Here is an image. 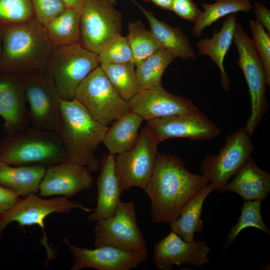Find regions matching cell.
<instances>
[{"mask_svg": "<svg viewBox=\"0 0 270 270\" xmlns=\"http://www.w3.org/2000/svg\"><path fill=\"white\" fill-rule=\"evenodd\" d=\"M35 19L45 26L68 8L62 0H31Z\"/></svg>", "mask_w": 270, "mask_h": 270, "instance_id": "36", "label": "cell"}, {"mask_svg": "<svg viewBox=\"0 0 270 270\" xmlns=\"http://www.w3.org/2000/svg\"><path fill=\"white\" fill-rule=\"evenodd\" d=\"M236 19V14L228 15L218 32L214 30L210 38H204L196 44L198 54L208 56L218 67L220 85L226 90L229 89L230 80L224 68V60L233 42Z\"/></svg>", "mask_w": 270, "mask_h": 270, "instance_id": "22", "label": "cell"}, {"mask_svg": "<svg viewBox=\"0 0 270 270\" xmlns=\"http://www.w3.org/2000/svg\"><path fill=\"white\" fill-rule=\"evenodd\" d=\"M80 11V44L98 54L121 35L122 14L107 0H85Z\"/></svg>", "mask_w": 270, "mask_h": 270, "instance_id": "9", "label": "cell"}, {"mask_svg": "<svg viewBox=\"0 0 270 270\" xmlns=\"http://www.w3.org/2000/svg\"><path fill=\"white\" fill-rule=\"evenodd\" d=\"M100 66L114 88L124 100H130L140 90L136 74V66L132 62L102 64Z\"/></svg>", "mask_w": 270, "mask_h": 270, "instance_id": "30", "label": "cell"}, {"mask_svg": "<svg viewBox=\"0 0 270 270\" xmlns=\"http://www.w3.org/2000/svg\"></svg>", "mask_w": 270, "mask_h": 270, "instance_id": "44", "label": "cell"}, {"mask_svg": "<svg viewBox=\"0 0 270 270\" xmlns=\"http://www.w3.org/2000/svg\"><path fill=\"white\" fill-rule=\"evenodd\" d=\"M68 8L80 10L85 0H62Z\"/></svg>", "mask_w": 270, "mask_h": 270, "instance_id": "41", "label": "cell"}, {"mask_svg": "<svg viewBox=\"0 0 270 270\" xmlns=\"http://www.w3.org/2000/svg\"><path fill=\"white\" fill-rule=\"evenodd\" d=\"M262 202L260 200L244 202L241 210L240 216L228 234L222 247L224 250L232 244L240 232L246 228H254L270 235V230L262 218L260 211Z\"/></svg>", "mask_w": 270, "mask_h": 270, "instance_id": "32", "label": "cell"}, {"mask_svg": "<svg viewBox=\"0 0 270 270\" xmlns=\"http://www.w3.org/2000/svg\"><path fill=\"white\" fill-rule=\"evenodd\" d=\"M74 258L72 270L94 268L98 270H130L144 262L148 255L124 250L112 246L90 249L77 246L64 238Z\"/></svg>", "mask_w": 270, "mask_h": 270, "instance_id": "15", "label": "cell"}, {"mask_svg": "<svg viewBox=\"0 0 270 270\" xmlns=\"http://www.w3.org/2000/svg\"><path fill=\"white\" fill-rule=\"evenodd\" d=\"M142 11L148 20L150 30L160 44L172 55L174 58L196 60V54L190 45V40L179 27H173L164 21L158 20L150 11L146 10L134 0H132Z\"/></svg>", "mask_w": 270, "mask_h": 270, "instance_id": "23", "label": "cell"}, {"mask_svg": "<svg viewBox=\"0 0 270 270\" xmlns=\"http://www.w3.org/2000/svg\"><path fill=\"white\" fill-rule=\"evenodd\" d=\"M145 2H151L160 8L171 10L172 0H142Z\"/></svg>", "mask_w": 270, "mask_h": 270, "instance_id": "40", "label": "cell"}, {"mask_svg": "<svg viewBox=\"0 0 270 270\" xmlns=\"http://www.w3.org/2000/svg\"><path fill=\"white\" fill-rule=\"evenodd\" d=\"M74 98L106 127L130 111L128 101L118 93L100 66L80 84Z\"/></svg>", "mask_w": 270, "mask_h": 270, "instance_id": "7", "label": "cell"}, {"mask_svg": "<svg viewBox=\"0 0 270 270\" xmlns=\"http://www.w3.org/2000/svg\"><path fill=\"white\" fill-rule=\"evenodd\" d=\"M202 174H192L178 156L158 152L152 177L144 188L151 203V217L170 224L182 206L209 184Z\"/></svg>", "mask_w": 270, "mask_h": 270, "instance_id": "1", "label": "cell"}, {"mask_svg": "<svg viewBox=\"0 0 270 270\" xmlns=\"http://www.w3.org/2000/svg\"><path fill=\"white\" fill-rule=\"evenodd\" d=\"M114 156L108 154L100 160V174L98 178L97 204L88 216L90 222H97L112 216L121 202L120 190L114 167Z\"/></svg>", "mask_w": 270, "mask_h": 270, "instance_id": "20", "label": "cell"}, {"mask_svg": "<svg viewBox=\"0 0 270 270\" xmlns=\"http://www.w3.org/2000/svg\"><path fill=\"white\" fill-rule=\"evenodd\" d=\"M220 192H232L244 202L266 199L270 193V174L260 168L250 156Z\"/></svg>", "mask_w": 270, "mask_h": 270, "instance_id": "21", "label": "cell"}, {"mask_svg": "<svg viewBox=\"0 0 270 270\" xmlns=\"http://www.w3.org/2000/svg\"><path fill=\"white\" fill-rule=\"evenodd\" d=\"M174 59L169 51L160 48L136 65V74L140 88L162 86V75Z\"/></svg>", "mask_w": 270, "mask_h": 270, "instance_id": "28", "label": "cell"}, {"mask_svg": "<svg viewBox=\"0 0 270 270\" xmlns=\"http://www.w3.org/2000/svg\"><path fill=\"white\" fill-rule=\"evenodd\" d=\"M210 248L204 240L186 242L174 231L155 244L153 262L156 268L170 270L174 266L201 267L208 263Z\"/></svg>", "mask_w": 270, "mask_h": 270, "instance_id": "16", "label": "cell"}, {"mask_svg": "<svg viewBox=\"0 0 270 270\" xmlns=\"http://www.w3.org/2000/svg\"><path fill=\"white\" fill-rule=\"evenodd\" d=\"M216 186L210 182L194 196L182 208L178 218L170 223L171 230L186 242L194 240L196 232L204 230V222L200 218L204 203Z\"/></svg>", "mask_w": 270, "mask_h": 270, "instance_id": "26", "label": "cell"}, {"mask_svg": "<svg viewBox=\"0 0 270 270\" xmlns=\"http://www.w3.org/2000/svg\"><path fill=\"white\" fill-rule=\"evenodd\" d=\"M143 118L130 111L108 127L102 143L114 156L126 152L134 146L138 140L139 130Z\"/></svg>", "mask_w": 270, "mask_h": 270, "instance_id": "25", "label": "cell"}, {"mask_svg": "<svg viewBox=\"0 0 270 270\" xmlns=\"http://www.w3.org/2000/svg\"><path fill=\"white\" fill-rule=\"evenodd\" d=\"M253 9L258 21L270 34V10L260 2L254 0L252 2Z\"/></svg>", "mask_w": 270, "mask_h": 270, "instance_id": "39", "label": "cell"}, {"mask_svg": "<svg viewBox=\"0 0 270 270\" xmlns=\"http://www.w3.org/2000/svg\"><path fill=\"white\" fill-rule=\"evenodd\" d=\"M146 126L159 143L175 138L209 140L221 132V129L200 110L149 120Z\"/></svg>", "mask_w": 270, "mask_h": 270, "instance_id": "14", "label": "cell"}, {"mask_svg": "<svg viewBox=\"0 0 270 270\" xmlns=\"http://www.w3.org/2000/svg\"><path fill=\"white\" fill-rule=\"evenodd\" d=\"M0 160L15 166L46 168L68 160L57 134L28 126L6 135L0 142Z\"/></svg>", "mask_w": 270, "mask_h": 270, "instance_id": "4", "label": "cell"}, {"mask_svg": "<svg viewBox=\"0 0 270 270\" xmlns=\"http://www.w3.org/2000/svg\"><path fill=\"white\" fill-rule=\"evenodd\" d=\"M34 18L31 0H0V27Z\"/></svg>", "mask_w": 270, "mask_h": 270, "instance_id": "33", "label": "cell"}, {"mask_svg": "<svg viewBox=\"0 0 270 270\" xmlns=\"http://www.w3.org/2000/svg\"><path fill=\"white\" fill-rule=\"evenodd\" d=\"M107 128L76 98L60 100L56 133L70 160L86 167L91 172L98 171L100 160L95 152L102 142Z\"/></svg>", "mask_w": 270, "mask_h": 270, "instance_id": "3", "label": "cell"}, {"mask_svg": "<svg viewBox=\"0 0 270 270\" xmlns=\"http://www.w3.org/2000/svg\"><path fill=\"white\" fill-rule=\"evenodd\" d=\"M91 172L86 167L67 160L46 168L38 188V196H72L93 184Z\"/></svg>", "mask_w": 270, "mask_h": 270, "instance_id": "18", "label": "cell"}, {"mask_svg": "<svg viewBox=\"0 0 270 270\" xmlns=\"http://www.w3.org/2000/svg\"><path fill=\"white\" fill-rule=\"evenodd\" d=\"M22 78L0 70V116L4 120L6 135L14 134L29 126Z\"/></svg>", "mask_w": 270, "mask_h": 270, "instance_id": "19", "label": "cell"}, {"mask_svg": "<svg viewBox=\"0 0 270 270\" xmlns=\"http://www.w3.org/2000/svg\"><path fill=\"white\" fill-rule=\"evenodd\" d=\"M19 198V196L14 192L0 185V218Z\"/></svg>", "mask_w": 270, "mask_h": 270, "instance_id": "38", "label": "cell"}, {"mask_svg": "<svg viewBox=\"0 0 270 270\" xmlns=\"http://www.w3.org/2000/svg\"><path fill=\"white\" fill-rule=\"evenodd\" d=\"M46 170L42 165L15 166L0 160V185L18 196L36 194Z\"/></svg>", "mask_w": 270, "mask_h": 270, "instance_id": "24", "label": "cell"}, {"mask_svg": "<svg viewBox=\"0 0 270 270\" xmlns=\"http://www.w3.org/2000/svg\"><path fill=\"white\" fill-rule=\"evenodd\" d=\"M2 50V43L1 31H0V58L1 56Z\"/></svg>", "mask_w": 270, "mask_h": 270, "instance_id": "42", "label": "cell"}, {"mask_svg": "<svg viewBox=\"0 0 270 270\" xmlns=\"http://www.w3.org/2000/svg\"><path fill=\"white\" fill-rule=\"evenodd\" d=\"M98 66V54L79 42L55 48L44 74L61 100H70L74 98L76 90L82 81Z\"/></svg>", "mask_w": 270, "mask_h": 270, "instance_id": "5", "label": "cell"}, {"mask_svg": "<svg viewBox=\"0 0 270 270\" xmlns=\"http://www.w3.org/2000/svg\"><path fill=\"white\" fill-rule=\"evenodd\" d=\"M232 42L239 55L236 64L244 74L250 96L251 113L244 128L252 136L268 110L266 96V74L252 39L238 22Z\"/></svg>", "mask_w": 270, "mask_h": 270, "instance_id": "6", "label": "cell"}, {"mask_svg": "<svg viewBox=\"0 0 270 270\" xmlns=\"http://www.w3.org/2000/svg\"><path fill=\"white\" fill-rule=\"evenodd\" d=\"M252 38L262 62L266 77V84L270 86V34L256 20L250 21Z\"/></svg>", "mask_w": 270, "mask_h": 270, "instance_id": "35", "label": "cell"}, {"mask_svg": "<svg viewBox=\"0 0 270 270\" xmlns=\"http://www.w3.org/2000/svg\"><path fill=\"white\" fill-rule=\"evenodd\" d=\"M171 10L180 18L194 24L202 12L193 0H172Z\"/></svg>", "mask_w": 270, "mask_h": 270, "instance_id": "37", "label": "cell"}, {"mask_svg": "<svg viewBox=\"0 0 270 270\" xmlns=\"http://www.w3.org/2000/svg\"><path fill=\"white\" fill-rule=\"evenodd\" d=\"M95 247L112 246L148 255L144 236L138 224L135 204L122 201L110 217L96 222Z\"/></svg>", "mask_w": 270, "mask_h": 270, "instance_id": "10", "label": "cell"}, {"mask_svg": "<svg viewBox=\"0 0 270 270\" xmlns=\"http://www.w3.org/2000/svg\"><path fill=\"white\" fill-rule=\"evenodd\" d=\"M32 126L56 132L60 121L61 98L44 74L22 77Z\"/></svg>", "mask_w": 270, "mask_h": 270, "instance_id": "13", "label": "cell"}, {"mask_svg": "<svg viewBox=\"0 0 270 270\" xmlns=\"http://www.w3.org/2000/svg\"><path fill=\"white\" fill-rule=\"evenodd\" d=\"M127 36L132 52V62L136 65L160 48L155 36L140 20L130 22Z\"/></svg>", "mask_w": 270, "mask_h": 270, "instance_id": "31", "label": "cell"}, {"mask_svg": "<svg viewBox=\"0 0 270 270\" xmlns=\"http://www.w3.org/2000/svg\"><path fill=\"white\" fill-rule=\"evenodd\" d=\"M251 137L244 127L240 128L226 137L218 154L208 155L202 162V175L219 192L250 156L254 148Z\"/></svg>", "mask_w": 270, "mask_h": 270, "instance_id": "12", "label": "cell"}, {"mask_svg": "<svg viewBox=\"0 0 270 270\" xmlns=\"http://www.w3.org/2000/svg\"><path fill=\"white\" fill-rule=\"evenodd\" d=\"M80 11L68 8L44 27L54 48L80 42Z\"/></svg>", "mask_w": 270, "mask_h": 270, "instance_id": "27", "label": "cell"}, {"mask_svg": "<svg viewBox=\"0 0 270 270\" xmlns=\"http://www.w3.org/2000/svg\"><path fill=\"white\" fill-rule=\"evenodd\" d=\"M78 208L86 212H92L94 208L84 206L82 203L71 200L62 196L50 200L42 198L36 194H30L24 198H19L15 204L0 218V238L6 226L16 222L21 227L37 225L42 230V244L44 246L48 260L55 256V252L48 246L44 230L45 218L54 213L68 214L72 210Z\"/></svg>", "mask_w": 270, "mask_h": 270, "instance_id": "8", "label": "cell"}, {"mask_svg": "<svg viewBox=\"0 0 270 270\" xmlns=\"http://www.w3.org/2000/svg\"><path fill=\"white\" fill-rule=\"evenodd\" d=\"M203 9L198 20L194 24L193 34L201 36L203 30L218 20L238 12H248L253 9L250 0H216L212 4L202 3Z\"/></svg>", "mask_w": 270, "mask_h": 270, "instance_id": "29", "label": "cell"}, {"mask_svg": "<svg viewBox=\"0 0 270 270\" xmlns=\"http://www.w3.org/2000/svg\"><path fill=\"white\" fill-rule=\"evenodd\" d=\"M108 0V2H110L112 3V4L114 5L116 3V0Z\"/></svg>", "mask_w": 270, "mask_h": 270, "instance_id": "43", "label": "cell"}, {"mask_svg": "<svg viewBox=\"0 0 270 270\" xmlns=\"http://www.w3.org/2000/svg\"><path fill=\"white\" fill-rule=\"evenodd\" d=\"M0 70L20 77L44 74L54 47L35 18L1 26Z\"/></svg>", "mask_w": 270, "mask_h": 270, "instance_id": "2", "label": "cell"}, {"mask_svg": "<svg viewBox=\"0 0 270 270\" xmlns=\"http://www.w3.org/2000/svg\"><path fill=\"white\" fill-rule=\"evenodd\" d=\"M130 110L147 122L199 110L190 99L170 93L162 86L142 89L128 101Z\"/></svg>", "mask_w": 270, "mask_h": 270, "instance_id": "17", "label": "cell"}, {"mask_svg": "<svg viewBox=\"0 0 270 270\" xmlns=\"http://www.w3.org/2000/svg\"><path fill=\"white\" fill-rule=\"evenodd\" d=\"M100 64L132 62V52L127 36H118L98 54Z\"/></svg>", "mask_w": 270, "mask_h": 270, "instance_id": "34", "label": "cell"}, {"mask_svg": "<svg viewBox=\"0 0 270 270\" xmlns=\"http://www.w3.org/2000/svg\"><path fill=\"white\" fill-rule=\"evenodd\" d=\"M158 144L146 126L134 148L114 156V170L122 192L134 186L144 190L153 173Z\"/></svg>", "mask_w": 270, "mask_h": 270, "instance_id": "11", "label": "cell"}]
</instances>
